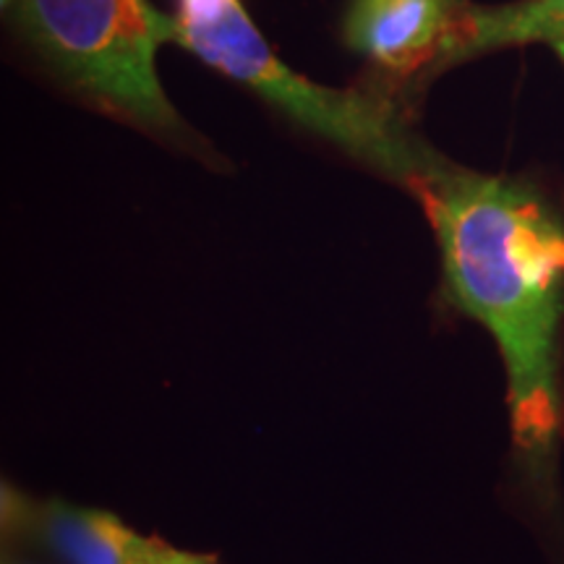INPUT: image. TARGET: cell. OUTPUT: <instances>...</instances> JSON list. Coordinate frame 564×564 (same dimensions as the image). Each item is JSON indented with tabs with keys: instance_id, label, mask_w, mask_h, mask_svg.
<instances>
[{
	"instance_id": "obj_2",
	"label": "cell",
	"mask_w": 564,
	"mask_h": 564,
	"mask_svg": "<svg viewBox=\"0 0 564 564\" xmlns=\"http://www.w3.org/2000/svg\"><path fill=\"white\" fill-rule=\"evenodd\" d=\"M175 42L278 105L303 129L329 139L408 188L444 162L413 137L387 100L319 87L278 61L238 0H181Z\"/></svg>"
},
{
	"instance_id": "obj_5",
	"label": "cell",
	"mask_w": 564,
	"mask_h": 564,
	"mask_svg": "<svg viewBox=\"0 0 564 564\" xmlns=\"http://www.w3.org/2000/svg\"><path fill=\"white\" fill-rule=\"evenodd\" d=\"M457 13L455 0H352L345 40L394 74L440 61Z\"/></svg>"
},
{
	"instance_id": "obj_1",
	"label": "cell",
	"mask_w": 564,
	"mask_h": 564,
	"mask_svg": "<svg viewBox=\"0 0 564 564\" xmlns=\"http://www.w3.org/2000/svg\"><path fill=\"white\" fill-rule=\"evenodd\" d=\"M411 188L440 241L449 301L502 352L518 460L535 486H549L562 434L564 225L535 188L447 160Z\"/></svg>"
},
{
	"instance_id": "obj_7",
	"label": "cell",
	"mask_w": 564,
	"mask_h": 564,
	"mask_svg": "<svg viewBox=\"0 0 564 564\" xmlns=\"http://www.w3.org/2000/svg\"><path fill=\"white\" fill-rule=\"evenodd\" d=\"M144 564H217V562L207 554L186 552V549H173L158 541V546L152 549V554L147 556Z\"/></svg>"
},
{
	"instance_id": "obj_4",
	"label": "cell",
	"mask_w": 564,
	"mask_h": 564,
	"mask_svg": "<svg viewBox=\"0 0 564 564\" xmlns=\"http://www.w3.org/2000/svg\"><path fill=\"white\" fill-rule=\"evenodd\" d=\"M11 523L21 528L34 546L47 552L58 564H144L158 541L131 531L116 514L45 499L30 505L13 499Z\"/></svg>"
},
{
	"instance_id": "obj_3",
	"label": "cell",
	"mask_w": 564,
	"mask_h": 564,
	"mask_svg": "<svg viewBox=\"0 0 564 564\" xmlns=\"http://www.w3.org/2000/svg\"><path fill=\"white\" fill-rule=\"evenodd\" d=\"M17 24L55 74L100 108L147 126L178 131L181 116L162 91L160 45L178 37L150 0H6Z\"/></svg>"
},
{
	"instance_id": "obj_8",
	"label": "cell",
	"mask_w": 564,
	"mask_h": 564,
	"mask_svg": "<svg viewBox=\"0 0 564 564\" xmlns=\"http://www.w3.org/2000/svg\"><path fill=\"white\" fill-rule=\"evenodd\" d=\"M6 564H30V562H6Z\"/></svg>"
},
{
	"instance_id": "obj_6",
	"label": "cell",
	"mask_w": 564,
	"mask_h": 564,
	"mask_svg": "<svg viewBox=\"0 0 564 564\" xmlns=\"http://www.w3.org/2000/svg\"><path fill=\"white\" fill-rule=\"evenodd\" d=\"M525 42H546L564 58V0H520L491 9L460 6L440 61L457 63L470 55Z\"/></svg>"
}]
</instances>
